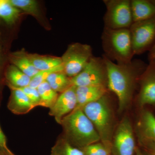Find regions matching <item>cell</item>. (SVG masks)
I'll list each match as a JSON object with an SVG mask.
<instances>
[{
    "label": "cell",
    "mask_w": 155,
    "mask_h": 155,
    "mask_svg": "<svg viewBox=\"0 0 155 155\" xmlns=\"http://www.w3.org/2000/svg\"><path fill=\"white\" fill-rule=\"evenodd\" d=\"M9 58L13 65L30 78L33 77L39 71L33 66L24 50L12 53Z\"/></svg>",
    "instance_id": "16"
},
{
    "label": "cell",
    "mask_w": 155,
    "mask_h": 155,
    "mask_svg": "<svg viewBox=\"0 0 155 155\" xmlns=\"http://www.w3.org/2000/svg\"><path fill=\"white\" fill-rule=\"evenodd\" d=\"M140 90L137 96L138 105H155V61L149 63L140 75L139 80Z\"/></svg>",
    "instance_id": "11"
},
{
    "label": "cell",
    "mask_w": 155,
    "mask_h": 155,
    "mask_svg": "<svg viewBox=\"0 0 155 155\" xmlns=\"http://www.w3.org/2000/svg\"><path fill=\"white\" fill-rule=\"evenodd\" d=\"M152 1L153 2L155 5V0H152Z\"/></svg>",
    "instance_id": "32"
},
{
    "label": "cell",
    "mask_w": 155,
    "mask_h": 155,
    "mask_svg": "<svg viewBox=\"0 0 155 155\" xmlns=\"http://www.w3.org/2000/svg\"><path fill=\"white\" fill-rule=\"evenodd\" d=\"M135 141L132 124L128 117L121 120L112 139L111 152L114 155H134Z\"/></svg>",
    "instance_id": "9"
},
{
    "label": "cell",
    "mask_w": 155,
    "mask_h": 155,
    "mask_svg": "<svg viewBox=\"0 0 155 155\" xmlns=\"http://www.w3.org/2000/svg\"><path fill=\"white\" fill-rule=\"evenodd\" d=\"M93 56L90 45L78 42L69 45L61 58L63 72L70 78L75 77L82 71Z\"/></svg>",
    "instance_id": "6"
},
{
    "label": "cell",
    "mask_w": 155,
    "mask_h": 155,
    "mask_svg": "<svg viewBox=\"0 0 155 155\" xmlns=\"http://www.w3.org/2000/svg\"><path fill=\"white\" fill-rule=\"evenodd\" d=\"M108 92L99 99L86 104L81 109L94 126L100 141L111 149L114 117L110 106Z\"/></svg>",
    "instance_id": "3"
},
{
    "label": "cell",
    "mask_w": 155,
    "mask_h": 155,
    "mask_svg": "<svg viewBox=\"0 0 155 155\" xmlns=\"http://www.w3.org/2000/svg\"><path fill=\"white\" fill-rule=\"evenodd\" d=\"M108 91L107 87L104 85L76 87L77 105L75 109H81L86 104L95 101L104 96Z\"/></svg>",
    "instance_id": "14"
},
{
    "label": "cell",
    "mask_w": 155,
    "mask_h": 155,
    "mask_svg": "<svg viewBox=\"0 0 155 155\" xmlns=\"http://www.w3.org/2000/svg\"><path fill=\"white\" fill-rule=\"evenodd\" d=\"M41 98V107L51 108L55 103L58 97V92L50 86L46 81L37 88Z\"/></svg>",
    "instance_id": "21"
},
{
    "label": "cell",
    "mask_w": 155,
    "mask_h": 155,
    "mask_svg": "<svg viewBox=\"0 0 155 155\" xmlns=\"http://www.w3.org/2000/svg\"><path fill=\"white\" fill-rule=\"evenodd\" d=\"M60 125L64 137L70 144L80 149L101 141L94 126L81 109H75L65 116Z\"/></svg>",
    "instance_id": "2"
},
{
    "label": "cell",
    "mask_w": 155,
    "mask_h": 155,
    "mask_svg": "<svg viewBox=\"0 0 155 155\" xmlns=\"http://www.w3.org/2000/svg\"><path fill=\"white\" fill-rule=\"evenodd\" d=\"M109 155H111V154Z\"/></svg>",
    "instance_id": "33"
},
{
    "label": "cell",
    "mask_w": 155,
    "mask_h": 155,
    "mask_svg": "<svg viewBox=\"0 0 155 155\" xmlns=\"http://www.w3.org/2000/svg\"><path fill=\"white\" fill-rule=\"evenodd\" d=\"M20 10L8 2L0 1V18L8 25L14 24L19 18Z\"/></svg>",
    "instance_id": "22"
},
{
    "label": "cell",
    "mask_w": 155,
    "mask_h": 155,
    "mask_svg": "<svg viewBox=\"0 0 155 155\" xmlns=\"http://www.w3.org/2000/svg\"><path fill=\"white\" fill-rule=\"evenodd\" d=\"M8 84L16 87L29 86L31 78L23 73L14 65L9 66L6 73Z\"/></svg>",
    "instance_id": "18"
},
{
    "label": "cell",
    "mask_w": 155,
    "mask_h": 155,
    "mask_svg": "<svg viewBox=\"0 0 155 155\" xmlns=\"http://www.w3.org/2000/svg\"><path fill=\"white\" fill-rule=\"evenodd\" d=\"M139 143L146 151L155 150V116L151 111L143 110L136 126Z\"/></svg>",
    "instance_id": "10"
},
{
    "label": "cell",
    "mask_w": 155,
    "mask_h": 155,
    "mask_svg": "<svg viewBox=\"0 0 155 155\" xmlns=\"http://www.w3.org/2000/svg\"><path fill=\"white\" fill-rule=\"evenodd\" d=\"M135 155H142L141 154V153H140L139 152H138V151H137V152L136 154Z\"/></svg>",
    "instance_id": "31"
},
{
    "label": "cell",
    "mask_w": 155,
    "mask_h": 155,
    "mask_svg": "<svg viewBox=\"0 0 155 155\" xmlns=\"http://www.w3.org/2000/svg\"><path fill=\"white\" fill-rule=\"evenodd\" d=\"M71 83L76 87L92 85L107 87V69L103 56H93L79 74L71 78Z\"/></svg>",
    "instance_id": "7"
},
{
    "label": "cell",
    "mask_w": 155,
    "mask_h": 155,
    "mask_svg": "<svg viewBox=\"0 0 155 155\" xmlns=\"http://www.w3.org/2000/svg\"><path fill=\"white\" fill-rule=\"evenodd\" d=\"M102 56L107 69L108 90L117 97L119 111L122 113L130 105L136 84L147 65L138 59L132 60L127 64H117Z\"/></svg>",
    "instance_id": "1"
},
{
    "label": "cell",
    "mask_w": 155,
    "mask_h": 155,
    "mask_svg": "<svg viewBox=\"0 0 155 155\" xmlns=\"http://www.w3.org/2000/svg\"><path fill=\"white\" fill-rule=\"evenodd\" d=\"M12 5L27 14L38 17L40 14L38 3L35 0H8Z\"/></svg>",
    "instance_id": "23"
},
{
    "label": "cell",
    "mask_w": 155,
    "mask_h": 155,
    "mask_svg": "<svg viewBox=\"0 0 155 155\" xmlns=\"http://www.w3.org/2000/svg\"><path fill=\"white\" fill-rule=\"evenodd\" d=\"M147 155H155V150H154L147 151Z\"/></svg>",
    "instance_id": "29"
},
{
    "label": "cell",
    "mask_w": 155,
    "mask_h": 155,
    "mask_svg": "<svg viewBox=\"0 0 155 155\" xmlns=\"http://www.w3.org/2000/svg\"><path fill=\"white\" fill-rule=\"evenodd\" d=\"M8 84L11 90V95L7 106L9 110L13 114L23 115L35 107L22 90Z\"/></svg>",
    "instance_id": "13"
},
{
    "label": "cell",
    "mask_w": 155,
    "mask_h": 155,
    "mask_svg": "<svg viewBox=\"0 0 155 155\" xmlns=\"http://www.w3.org/2000/svg\"><path fill=\"white\" fill-rule=\"evenodd\" d=\"M130 8L133 22L155 17V5L152 0H130Z\"/></svg>",
    "instance_id": "15"
},
{
    "label": "cell",
    "mask_w": 155,
    "mask_h": 155,
    "mask_svg": "<svg viewBox=\"0 0 155 155\" xmlns=\"http://www.w3.org/2000/svg\"><path fill=\"white\" fill-rule=\"evenodd\" d=\"M50 155H84L82 150L73 146L64 136L58 138L51 148Z\"/></svg>",
    "instance_id": "19"
},
{
    "label": "cell",
    "mask_w": 155,
    "mask_h": 155,
    "mask_svg": "<svg viewBox=\"0 0 155 155\" xmlns=\"http://www.w3.org/2000/svg\"><path fill=\"white\" fill-rule=\"evenodd\" d=\"M84 155H109L111 149L101 142L95 143L81 149Z\"/></svg>",
    "instance_id": "25"
},
{
    "label": "cell",
    "mask_w": 155,
    "mask_h": 155,
    "mask_svg": "<svg viewBox=\"0 0 155 155\" xmlns=\"http://www.w3.org/2000/svg\"><path fill=\"white\" fill-rule=\"evenodd\" d=\"M129 29L134 55L149 51L155 42V17L134 22Z\"/></svg>",
    "instance_id": "8"
},
{
    "label": "cell",
    "mask_w": 155,
    "mask_h": 155,
    "mask_svg": "<svg viewBox=\"0 0 155 155\" xmlns=\"http://www.w3.org/2000/svg\"><path fill=\"white\" fill-rule=\"evenodd\" d=\"M47 82L55 91L63 92L70 86L71 78L67 76L64 72H55L48 78Z\"/></svg>",
    "instance_id": "20"
},
{
    "label": "cell",
    "mask_w": 155,
    "mask_h": 155,
    "mask_svg": "<svg viewBox=\"0 0 155 155\" xmlns=\"http://www.w3.org/2000/svg\"><path fill=\"white\" fill-rule=\"evenodd\" d=\"M106 11L104 27L111 29L129 28L133 23L130 0H104Z\"/></svg>",
    "instance_id": "5"
},
{
    "label": "cell",
    "mask_w": 155,
    "mask_h": 155,
    "mask_svg": "<svg viewBox=\"0 0 155 155\" xmlns=\"http://www.w3.org/2000/svg\"><path fill=\"white\" fill-rule=\"evenodd\" d=\"M2 54L0 51V69L2 67Z\"/></svg>",
    "instance_id": "30"
},
{
    "label": "cell",
    "mask_w": 155,
    "mask_h": 155,
    "mask_svg": "<svg viewBox=\"0 0 155 155\" xmlns=\"http://www.w3.org/2000/svg\"><path fill=\"white\" fill-rule=\"evenodd\" d=\"M102 45L105 56L117 64H126L134 56L129 28L111 29L104 27Z\"/></svg>",
    "instance_id": "4"
},
{
    "label": "cell",
    "mask_w": 155,
    "mask_h": 155,
    "mask_svg": "<svg viewBox=\"0 0 155 155\" xmlns=\"http://www.w3.org/2000/svg\"><path fill=\"white\" fill-rule=\"evenodd\" d=\"M0 155H16L9 148L7 139L0 126Z\"/></svg>",
    "instance_id": "27"
},
{
    "label": "cell",
    "mask_w": 155,
    "mask_h": 155,
    "mask_svg": "<svg viewBox=\"0 0 155 155\" xmlns=\"http://www.w3.org/2000/svg\"><path fill=\"white\" fill-rule=\"evenodd\" d=\"M149 60L155 61V42L153 45L152 47L149 51Z\"/></svg>",
    "instance_id": "28"
},
{
    "label": "cell",
    "mask_w": 155,
    "mask_h": 155,
    "mask_svg": "<svg viewBox=\"0 0 155 155\" xmlns=\"http://www.w3.org/2000/svg\"><path fill=\"white\" fill-rule=\"evenodd\" d=\"M63 71L64 68L62 64L52 69L39 71L36 75L31 78L29 86L32 88H37L40 84L46 81L48 78L51 74L55 72H63Z\"/></svg>",
    "instance_id": "24"
},
{
    "label": "cell",
    "mask_w": 155,
    "mask_h": 155,
    "mask_svg": "<svg viewBox=\"0 0 155 155\" xmlns=\"http://www.w3.org/2000/svg\"><path fill=\"white\" fill-rule=\"evenodd\" d=\"M27 55L33 66L38 71L52 69L62 64L61 58L36 54H27Z\"/></svg>",
    "instance_id": "17"
},
{
    "label": "cell",
    "mask_w": 155,
    "mask_h": 155,
    "mask_svg": "<svg viewBox=\"0 0 155 155\" xmlns=\"http://www.w3.org/2000/svg\"><path fill=\"white\" fill-rule=\"evenodd\" d=\"M76 87L72 85L58 96L54 105L50 108L49 114L61 124L62 119L71 113L77 105Z\"/></svg>",
    "instance_id": "12"
},
{
    "label": "cell",
    "mask_w": 155,
    "mask_h": 155,
    "mask_svg": "<svg viewBox=\"0 0 155 155\" xmlns=\"http://www.w3.org/2000/svg\"><path fill=\"white\" fill-rule=\"evenodd\" d=\"M17 88H19L23 91L35 107L40 106V97L37 89L32 88L29 86Z\"/></svg>",
    "instance_id": "26"
}]
</instances>
